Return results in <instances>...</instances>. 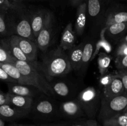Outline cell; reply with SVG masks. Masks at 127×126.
<instances>
[{
    "instance_id": "cell-1",
    "label": "cell",
    "mask_w": 127,
    "mask_h": 126,
    "mask_svg": "<svg viewBox=\"0 0 127 126\" xmlns=\"http://www.w3.org/2000/svg\"><path fill=\"white\" fill-rule=\"evenodd\" d=\"M9 36L18 35L36 42L31 28V10L22 2H12L6 13Z\"/></svg>"
},
{
    "instance_id": "cell-2",
    "label": "cell",
    "mask_w": 127,
    "mask_h": 126,
    "mask_svg": "<svg viewBox=\"0 0 127 126\" xmlns=\"http://www.w3.org/2000/svg\"><path fill=\"white\" fill-rule=\"evenodd\" d=\"M39 65L49 82L55 78L66 75L72 70L66 52L60 46L43 53Z\"/></svg>"
},
{
    "instance_id": "cell-3",
    "label": "cell",
    "mask_w": 127,
    "mask_h": 126,
    "mask_svg": "<svg viewBox=\"0 0 127 126\" xmlns=\"http://www.w3.org/2000/svg\"><path fill=\"white\" fill-rule=\"evenodd\" d=\"M11 64L19 69L29 85H33L39 89L43 94L53 97L50 84L41 70L39 62L23 61L12 58Z\"/></svg>"
},
{
    "instance_id": "cell-4",
    "label": "cell",
    "mask_w": 127,
    "mask_h": 126,
    "mask_svg": "<svg viewBox=\"0 0 127 126\" xmlns=\"http://www.w3.org/2000/svg\"><path fill=\"white\" fill-rule=\"evenodd\" d=\"M59 105L53 97L42 93L34 98L29 116L36 121L50 122L60 118Z\"/></svg>"
},
{
    "instance_id": "cell-5",
    "label": "cell",
    "mask_w": 127,
    "mask_h": 126,
    "mask_svg": "<svg viewBox=\"0 0 127 126\" xmlns=\"http://www.w3.org/2000/svg\"><path fill=\"white\" fill-rule=\"evenodd\" d=\"M102 92L93 86H88L78 94V101L88 119H94L99 112Z\"/></svg>"
},
{
    "instance_id": "cell-6",
    "label": "cell",
    "mask_w": 127,
    "mask_h": 126,
    "mask_svg": "<svg viewBox=\"0 0 127 126\" xmlns=\"http://www.w3.org/2000/svg\"><path fill=\"white\" fill-rule=\"evenodd\" d=\"M127 107V92L112 98H107L102 95L101 105L98 114V120L102 123L107 120L122 114Z\"/></svg>"
},
{
    "instance_id": "cell-7",
    "label": "cell",
    "mask_w": 127,
    "mask_h": 126,
    "mask_svg": "<svg viewBox=\"0 0 127 126\" xmlns=\"http://www.w3.org/2000/svg\"><path fill=\"white\" fill-rule=\"evenodd\" d=\"M123 22H127V5L116 2L105 8L97 21V24L102 29L114 23Z\"/></svg>"
},
{
    "instance_id": "cell-8",
    "label": "cell",
    "mask_w": 127,
    "mask_h": 126,
    "mask_svg": "<svg viewBox=\"0 0 127 126\" xmlns=\"http://www.w3.org/2000/svg\"><path fill=\"white\" fill-rule=\"evenodd\" d=\"M64 77L65 75L55 78L50 82V84L53 97L66 101L74 99L79 88L75 82Z\"/></svg>"
},
{
    "instance_id": "cell-9",
    "label": "cell",
    "mask_w": 127,
    "mask_h": 126,
    "mask_svg": "<svg viewBox=\"0 0 127 126\" xmlns=\"http://www.w3.org/2000/svg\"><path fill=\"white\" fill-rule=\"evenodd\" d=\"M53 26H54V16L53 13L49 11L44 25L36 38V43L38 46V49L43 53L47 52L50 46L52 39Z\"/></svg>"
},
{
    "instance_id": "cell-10",
    "label": "cell",
    "mask_w": 127,
    "mask_h": 126,
    "mask_svg": "<svg viewBox=\"0 0 127 126\" xmlns=\"http://www.w3.org/2000/svg\"><path fill=\"white\" fill-rule=\"evenodd\" d=\"M60 118L76 120L85 117L86 115L78 99L66 100L59 105Z\"/></svg>"
},
{
    "instance_id": "cell-11",
    "label": "cell",
    "mask_w": 127,
    "mask_h": 126,
    "mask_svg": "<svg viewBox=\"0 0 127 126\" xmlns=\"http://www.w3.org/2000/svg\"><path fill=\"white\" fill-rule=\"evenodd\" d=\"M9 37L19 47L30 62L37 61V54L39 49L35 42L15 35Z\"/></svg>"
},
{
    "instance_id": "cell-12",
    "label": "cell",
    "mask_w": 127,
    "mask_h": 126,
    "mask_svg": "<svg viewBox=\"0 0 127 126\" xmlns=\"http://www.w3.org/2000/svg\"><path fill=\"white\" fill-rule=\"evenodd\" d=\"M9 93L20 96H28L35 98L43 93L38 88L31 85H24L18 83H7Z\"/></svg>"
},
{
    "instance_id": "cell-13",
    "label": "cell",
    "mask_w": 127,
    "mask_h": 126,
    "mask_svg": "<svg viewBox=\"0 0 127 126\" xmlns=\"http://www.w3.org/2000/svg\"><path fill=\"white\" fill-rule=\"evenodd\" d=\"M28 116L27 112L11 105H0V119L4 122H14Z\"/></svg>"
},
{
    "instance_id": "cell-14",
    "label": "cell",
    "mask_w": 127,
    "mask_h": 126,
    "mask_svg": "<svg viewBox=\"0 0 127 126\" xmlns=\"http://www.w3.org/2000/svg\"><path fill=\"white\" fill-rule=\"evenodd\" d=\"M48 12V10L42 8L31 10V28L35 38L44 25Z\"/></svg>"
},
{
    "instance_id": "cell-15",
    "label": "cell",
    "mask_w": 127,
    "mask_h": 126,
    "mask_svg": "<svg viewBox=\"0 0 127 126\" xmlns=\"http://www.w3.org/2000/svg\"><path fill=\"white\" fill-rule=\"evenodd\" d=\"M102 90V95L107 98L114 97L125 93L122 80L118 74H114L111 82Z\"/></svg>"
},
{
    "instance_id": "cell-16",
    "label": "cell",
    "mask_w": 127,
    "mask_h": 126,
    "mask_svg": "<svg viewBox=\"0 0 127 126\" xmlns=\"http://www.w3.org/2000/svg\"><path fill=\"white\" fill-rule=\"evenodd\" d=\"M76 33L73 30V23L69 22L66 25L62 32L60 46L64 51H68L71 49L76 45Z\"/></svg>"
},
{
    "instance_id": "cell-17",
    "label": "cell",
    "mask_w": 127,
    "mask_h": 126,
    "mask_svg": "<svg viewBox=\"0 0 127 126\" xmlns=\"http://www.w3.org/2000/svg\"><path fill=\"white\" fill-rule=\"evenodd\" d=\"M84 43L85 42H82L79 44L73 46L71 49L67 51V55L72 70H78V71H79L80 70Z\"/></svg>"
},
{
    "instance_id": "cell-18",
    "label": "cell",
    "mask_w": 127,
    "mask_h": 126,
    "mask_svg": "<svg viewBox=\"0 0 127 126\" xmlns=\"http://www.w3.org/2000/svg\"><path fill=\"white\" fill-rule=\"evenodd\" d=\"M8 93L9 105L17 107L19 109L29 114V116L34 98L28 96H20Z\"/></svg>"
},
{
    "instance_id": "cell-19",
    "label": "cell",
    "mask_w": 127,
    "mask_h": 126,
    "mask_svg": "<svg viewBox=\"0 0 127 126\" xmlns=\"http://www.w3.org/2000/svg\"><path fill=\"white\" fill-rule=\"evenodd\" d=\"M0 44L15 59L23 61L30 62L19 47L14 42L10 37H5L0 40Z\"/></svg>"
},
{
    "instance_id": "cell-20",
    "label": "cell",
    "mask_w": 127,
    "mask_h": 126,
    "mask_svg": "<svg viewBox=\"0 0 127 126\" xmlns=\"http://www.w3.org/2000/svg\"><path fill=\"white\" fill-rule=\"evenodd\" d=\"M127 33V22L114 23L105 28L106 38L117 43Z\"/></svg>"
},
{
    "instance_id": "cell-21",
    "label": "cell",
    "mask_w": 127,
    "mask_h": 126,
    "mask_svg": "<svg viewBox=\"0 0 127 126\" xmlns=\"http://www.w3.org/2000/svg\"><path fill=\"white\" fill-rule=\"evenodd\" d=\"M87 2L86 1L79 4L77 7L76 17L74 25V30L77 35L83 34L86 25Z\"/></svg>"
},
{
    "instance_id": "cell-22",
    "label": "cell",
    "mask_w": 127,
    "mask_h": 126,
    "mask_svg": "<svg viewBox=\"0 0 127 126\" xmlns=\"http://www.w3.org/2000/svg\"><path fill=\"white\" fill-rule=\"evenodd\" d=\"M87 13L91 19H99L105 9L104 0H86Z\"/></svg>"
},
{
    "instance_id": "cell-23",
    "label": "cell",
    "mask_w": 127,
    "mask_h": 126,
    "mask_svg": "<svg viewBox=\"0 0 127 126\" xmlns=\"http://www.w3.org/2000/svg\"><path fill=\"white\" fill-rule=\"evenodd\" d=\"M95 44V43L93 41H88L84 43L81 66L79 70V72L82 75H84L86 74L89 63L92 61V58L94 52Z\"/></svg>"
},
{
    "instance_id": "cell-24",
    "label": "cell",
    "mask_w": 127,
    "mask_h": 126,
    "mask_svg": "<svg viewBox=\"0 0 127 126\" xmlns=\"http://www.w3.org/2000/svg\"><path fill=\"white\" fill-rule=\"evenodd\" d=\"M97 124L95 119H79L76 120H69L68 121L60 122H49L43 123L38 126H94Z\"/></svg>"
},
{
    "instance_id": "cell-25",
    "label": "cell",
    "mask_w": 127,
    "mask_h": 126,
    "mask_svg": "<svg viewBox=\"0 0 127 126\" xmlns=\"http://www.w3.org/2000/svg\"><path fill=\"white\" fill-rule=\"evenodd\" d=\"M0 67L12 79H14L18 84L29 85L24 77L22 75L19 69L13 64L7 63H1Z\"/></svg>"
},
{
    "instance_id": "cell-26",
    "label": "cell",
    "mask_w": 127,
    "mask_h": 126,
    "mask_svg": "<svg viewBox=\"0 0 127 126\" xmlns=\"http://www.w3.org/2000/svg\"><path fill=\"white\" fill-rule=\"evenodd\" d=\"M100 49H104L105 50V53H109L112 51V46L111 44L109 42V41L105 37V28H102L100 30V35H99V38L95 44V48H94V52L93 54L92 60L95 58L97 54H99V51Z\"/></svg>"
},
{
    "instance_id": "cell-27",
    "label": "cell",
    "mask_w": 127,
    "mask_h": 126,
    "mask_svg": "<svg viewBox=\"0 0 127 126\" xmlns=\"http://www.w3.org/2000/svg\"><path fill=\"white\" fill-rule=\"evenodd\" d=\"M112 57L105 52H100L98 54L97 65L100 76L109 72V68L111 63Z\"/></svg>"
},
{
    "instance_id": "cell-28",
    "label": "cell",
    "mask_w": 127,
    "mask_h": 126,
    "mask_svg": "<svg viewBox=\"0 0 127 126\" xmlns=\"http://www.w3.org/2000/svg\"><path fill=\"white\" fill-rule=\"evenodd\" d=\"M103 126H127V116L124 113L102 122Z\"/></svg>"
},
{
    "instance_id": "cell-29",
    "label": "cell",
    "mask_w": 127,
    "mask_h": 126,
    "mask_svg": "<svg viewBox=\"0 0 127 126\" xmlns=\"http://www.w3.org/2000/svg\"><path fill=\"white\" fill-rule=\"evenodd\" d=\"M6 12L0 11V38L9 37L8 27L6 20Z\"/></svg>"
},
{
    "instance_id": "cell-30",
    "label": "cell",
    "mask_w": 127,
    "mask_h": 126,
    "mask_svg": "<svg viewBox=\"0 0 127 126\" xmlns=\"http://www.w3.org/2000/svg\"><path fill=\"white\" fill-rule=\"evenodd\" d=\"M115 64L118 70H127V55L116 57Z\"/></svg>"
},
{
    "instance_id": "cell-31",
    "label": "cell",
    "mask_w": 127,
    "mask_h": 126,
    "mask_svg": "<svg viewBox=\"0 0 127 126\" xmlns=\"http://www.w3.org/2000/svg\"><path fill=\"white\" fill-rule=\"evenodd\" d=\"M115 54L116 57L127 55V43L124 42H118Z\"/></svg>"
},
{
    "instance_id": "cell-32",
    "label": "cell",
    "mask_w": 127,
    "mask_h": 126,
    "mask_svg": "<svg viewBox=\"0 0 127 126\" xmlns=\"http://www.w3.org/2000/svg\"><path fill=\"white\" fill-rule=\"evenodd\" d=\"M12 58L13 57L0 44V62L11 64L12 61Z\"/></svg>"
},
{
    "instance_id": "cell-33",
    "label": "cell",
    "mask_w": 127,
    "mask_h": 126,
    "mask_svg": "<svg viewBox=\"0 0 127 126\" xmlns=\"http://www.w3.org/2000/svg\"><path fill=\"white\" fill-rule=\"evenodd\" d=\"M114 75V74L108 72L106 74H105V75L100 76V79L99 80V84L100 87L102 88V89L105 88L111 82V80H112Z\"/></svg>"
},
{
    "instance_id": "cell-34",
    "label": "cell",
    "mask_w": 127,
    "mask_h": 126,
    "mask_svg": "<svg viewBox=\"0 0 127 126\" xmlns=\"http://www.w3.org/2000/svg\"><path fill=\"white\" fill-rule=\"evenodd\" d=\"M0 80L5 82L7 84V83H17L14 79H12L11 77L9 76L1 67H0Z\"/></svg>"
},
{
    "instance_id": "cell-35",
    "label": "cell",
    "mask_w": 127,
    "mask_h": 126,
    "mask_svg": "<svg viewBox=\"0 0 127 126\" xmlns=\"http://www.w3.org/2000/svg\"><path fill=\"white\" fill-rule=\"evenodd\" d=\"M118 75L120 76L122 80L123 84H124V89H125V92L127 93V70H118Z\"/></svg>"
},
{
    "instance_id": "cell-36",
    "label": "cell",
    "mask_w": 127,
    "mask_h": 126,
    "mask_svg": "<svg viewBox=\"0 0 127 126\" xmlns=\"http://www.w3.org/2000/svg\"><path fill=\"white\" fill-rule=\"evenodd\" d=\"M12 2H10L7 0H0V11L7 12L8 9L11 6Z\"/></svg>"
},
{
    "instance_id": "cell-37",
    "label": "cell",
    "mask_w": 127,
    "mask_h": 126,
    "mask_svg": "<svg viewBox=\"0 0 127 126\" xmlns=\"http://www.w3.org/2000/svg\"><path fill=\"white\" fill-rule=\"evenodd\" d=\"M9 105L8 93L0 91V105Z\"/></svg>"
},
{
    "instance_id": "cell-38",
    "label": "cell",
    "mask_w": 127,
    "mask_h": 126,
    "mask_svg": "<svg viewBox=\"0 0 127 126\" xmlns=\"http://www.w3.org/2000/svg\"><path fill=\"white\" fill-rule=\"evenodd\" d=\"M86 1V0H68V2L73 7H77L79 4H81Z\"/></svg>"
},
{
    "instance_id": "cell-39",
    "label": "cell",
    "mask_w": 127,
    "mask_h": 126,
    "mask_svg": "<svg viewBox=\"0 0 127 126\" xmlns=\"http://www.w3.org/2000/svg\"><path fill=\"white\" fill-rule=\"evenodd\" d=\"M10 126H38L37 125L33 124H18V123H12L9 125Z\"/></svg>"
},
{
    "instance_id": "cell-40",
    "label": "cell",
    "mask_w": 127,
    "mask_h": 126,
    "mask_svg": "<svg viewBox=\"0 0 127 126\" xmlns=\"http://www.w3.org/2000/svg\"><path fill=\"white\" fill-rule=\"evenodd\" d=\"M119 42H126V43H127V34H125V35H124V37H123L122 38L119 40Z\"/></svg>"
},
{
    "instance_id": "cell-41",
    "label": "cell",
    "mask_w": 127,
    "mask_h": 126,
    "mask_svg": "<svg viewBox=\"0 0 127 126\" xmlns=\"http://www.w3.org/2000/svg\"><path fill=\"white\" fill-rule=\"evenodd\" d=\"M13 2H17V3H20V2H22L23 1L25 0H11Z\"/></svg>"
},
{
    "instance_id": "cell-42",
    "label": "cell",
    "mask_w": 127,
    "mask_h": 126,
    "mask_svg": "<svg viewBox=\"0 0 127 126\" xmlns=\"http://www.w3.org/2000/svg\"><path fill=\"white\" fill-rule=\"evenodd\" d=\"M5 126L4 121H3L2 119H0V126Z\"/></svg>"
},
{
    "instance_id": "cell-43",
    "label": "cell",
    "mask_w": 127,
    "mask_h": 126,
    "mask_svg": "<svg viewBox=\"0 0 127 126\" xmlns=\"http://www.w3.org/2000/svg\"><path fill=\"white\" fill-rule=\"evenodd\" d=\"M25 1H43V0H25Z\"/></svg>"
},
{
    "instance_id": "cell-44",
    "label": "cell",
    "mask_w": 127,
    "mask_h": 126,
    "mask_svg": "<svg viewBox=\"0 0 127 126\" xmlns=\"http://www.w3.org/2000/svg\"><path fill=\"white\" fill-rule=\"evenodd\" d=\"M124 114L125 115V116H127V112H124Z\"/></svg>"
},
{
    "instance_id": "cell-45",
    "label": "cell",
    "mask_w": 127,
    "mask_h": 126,
    "mask_svg": "<svg viewBox=\"0 0 127 126\" xmlns=\"http://www.w3.org/2000/svg\"><path fill=\"white\" fill-rule=\"evenodd\" d=\"M127 107H126V109H125V111H124V112H127ZM124 112H123V113H124Z\"/></svg>"
},
{
    "instance_id": "cell-46",
    "label": "cell",
    "mask_w": 127,
    "mask_h": 126,
    "mask_svg": "<svg viewBox=\"0 0 127 126\" xmlns=\"http://www.w3.org/2000/svg\"><path fill=\"white\" fill-rule=\"evenodd\" d=\"M99 126V124H97L95 125V126Z\"/></svg>"
},
{
    "instance_id": "cell-47",
    "label": "cell",
    "mask_w": 127,
    "mask_h": 126,
    "mask_svg": "<svg viewBox=\"0 0 127 126\" xmlns=\"http://www.w3.org/2000/svg\"><path fill=\"white\" fill-rule=\"evenodd\" d=\"M122 1H127V0H122Z\"/></svg>"
},
{
    "instance_id": "cell-48",
    "label": "cell",
    "mask_w": 127,
    "mask_h": 126,
    "mask_svg": "<svg viewBox=\"0 0 127 126\" xmlns=\"http://www.w3.org/2000/svg\"><path fill=\"white\" fill-rule=\"evenodd\" d=\"M0 91H1V88H0Z\"/></svg>"
},
{
    "instance_id": "cell-49",
    "label": "cell",
    "mask_w": 127,
    "mask_h": 126,
    "mask_svg": "<svg viewBox=\"0 0 127 126\" xmlns=\"http://www.w3.org/2000/svg\"></svg>"
}]
</instances>
